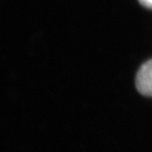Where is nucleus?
<instances>
[{
	"mask_svg": "<svg viewBox=\"0 0 152 152\" xmlns=\"http://www.w3.org/2000/svg\"><path fill=\"white\" fill-rule=\"evenodd\" d=\"M135 85L138 92L144 96H152V59L140 66L136 74Z\"/></svg>",
	"mask_w": 152,
	"mask_h": 152,
	"instance_id": "nucleus-1",
	"label": "nucleus"
},
{
	"mask_svg": "<svg viewBox=\"0 0 152 152\" xmlns=\"http://www.w3.org/2000/svg\"><path fill=\"white\" fill-rule=\"evenodd\" d=\"M140 3L148 9H152V0H138Z\"/></svg>",
	"mask_w": 152,
	"mask_h": 152,
	"instance_id": "nucleus-2",
	"label": "nucleus"
}]
</instances>
